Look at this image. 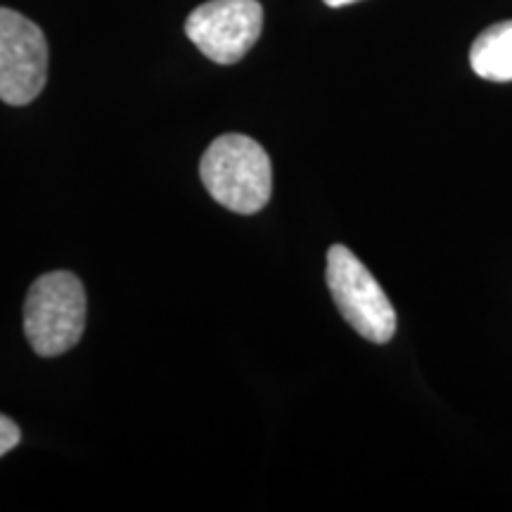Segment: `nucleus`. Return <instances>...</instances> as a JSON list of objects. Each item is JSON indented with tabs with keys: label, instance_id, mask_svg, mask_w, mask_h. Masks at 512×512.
<instances>
[{
	"label": "nucleus",
	"instance_id": "f257e3e1",
	"mask_svg": "<svg viewBox=\"0 0 512 512\" xmlns=\"http://www.w3.org/2000/svg\"><path fill=\"white\" fill-rule=\"evenodd\" d=\"M200 178L209 195L235 214H256L271 200V159L256 140L240 133H226L207 147Z\"/></svg>",
	"mask_w": 512,
	"mask_h": 512
},
{
	"label": "nucleus",
	"instance_id": "f03ea898",
	"mask_svg": "<svg viewBox=\"0 0 512 512\" xmlns=\"http://www.w3.org/2000/svg\"><path fill=\"white\" fill-rule=\"evenodd\" d=\"M86 328V290L69 271L41 275L24 302V335L38 356L53 358L79 344Z\"/></svg>",
	"mask_w": 512,
	"mask_h": 512
},
{
	"label": "nucleus",
	"instance_id": "7ed1b4c3",
	"mask_svg": "<svg viewBox=\"0 0 512 512\" xmlns=\"http://www.w3.org/2000/svg\"><path fill=\"white\" fill-rule=\"evenodd\" d=\"M332 302L358 335L373 344H387L396 332V311L375 275L344 245L328 249L325 268Z\"/></svg>",
	"mask_w": 512,
	"mask_h": 512
},
{
	"label": "nucleus",
	"instance_id": "20e7f679",
	"mask_svg": "<svg viewBox=\"0 0 512 512\" xmlns=\"http://www.w3.org/2000/svg\"><path fill=\"white\" fill-rule=\"evenodd\" d=\"M48 79V41L38 24L0 8V100L22 107L41 95Z\"/></svg>",
	"mask_w": 512,
	"mask_h": 512
},
{
	"label": "nucleus",
	"instance_id": "39448f33",
	"mask_svg": "<svg viewBox=\"0 0 512 512\" xmlns=\"http://www.w3.org/2000/svg\"><path fill=\"white\" fill-rule=\"evenodd\" d=\"M261 27L259 0H209L190 12L185 34L211 62L235 64L259 41Z\"/></svg>",
	"mask_w": 512,
	"mask_h": 512
},
{
	"label": "nucleus",
	"instance_id": "423d86ee",
	"mask_svg": "<svg viewBox=\"0 0 512 512\" xmlns=\"http://www.w3.org/2000/svg\"><path fill=\"white\" fill-rule=\"evenodd\" d=\"M470 64L486 81H512V19L486 27L470 48Z\"/></svg>",
	"mask_w": 512,
	"mask_h": 512
},
{
	"label": "nucleus",
	"instance_id": "0eeeda50",
	"mask_svg": "<svg viewBox=\"0 0 512 512\" xmlns=\"http://www.w3.org/2000/svg\"><path fill=\"white\" fill-rule=\"evenodd\" d=\"M19 439H22L19 427L8 418V415L0 413V458H3L5 453H10L12 448L19 444Z\"/></svg>",
	"mask_w": 512,
	"mask_h": 512
},
{
	"label": "nucleus",
	"instance_id": "6e6552de",
	"mask_svg": "<svg viewBox=\"0 0 512 512\" xmlns=\"http://www.w3.org/2000/svg\"><path fill=\"white\" fill-rule=\"evenodd\" d=\"M328 8H344V5H351V3H358V0H323Z\"/></svg>",
	"mask_w": 512,
	"mask_h": 512
}]
</instances>
